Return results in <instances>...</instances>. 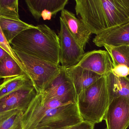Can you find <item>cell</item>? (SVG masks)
I'll return each instance as SVG.
<instances>
[{"instance_id": "12", "label": "cell", "mask_w": 129, "mask_h": 129, "mask_svg": "<svg viewBox=\"0 0 129 129\" xmlns=\"http://www.w3.org/2000/svg\"><path fill=\"white\" fill-rule=\"evenodd\" d=\"M26 4L33 17L39 21L50 20L64 9L68 0H25Z\"/></svg>"}, {"instance_id": "5", "label": "cell", "mask_w": 129, "mask_h": 129, "mask_svg": "<svg viewBox=\"0 0 129 129\" xmlns=\"http://www.w3.org/2000/svg\"><path fill=\"white\" fill-rule=\"evenodd\" d=\"M83 121L77 104L70 103L52 109L42 119L36 129L46 126L64 129Z\"/></svg>"}, {"instance_id": "16", "label": "cell", "mask_w": 129, "mask_h": 129, "mask_svg": "<svg viewBox=\"0 0 129 129\" xmlns=\"http://www.w3.org/2000/svg\"><path fill=\"white\" fill-rule=\"evenodd\" d=\"M66 69L74 86L77 97L82 91L102 76L76 65Z\"/></svg>"}, {"instance_id": "14", "label": "cell", "mask_w": 129, "mask_h": 129, "mask_svg": "<svg viewBox=\"0 0 129 129\" xmlns=\"http://www.w3.org/2000/svg\"><path fill=\"white\" fill-rule=\"evenodd\" d=\"M60 19L80 46L84 50L91 35L83 22L76 17L75 14L66 9L61 11Z\"/></svg>"}, {"instance_id": "19", "label": "cell", "mask_w": 129, "mask_h": 129, "mask_svg": "<svg viewBox=\"0 0 129 129\" xmlns=\"http://www.w3.org/2000/svg\"><path fill=\"white\" fill-rule=\"evenodd\" d=\"M19 76H26L28 77L16 61L8 54L0 61V78L4 79Z\"/></svg>"}, {"instance_id": "4", "label": "cell", "mask_w": 129, "mask_h": 129, "mask_svg": "<svg viewBox=\"0 0 129 129\" xmlns=\"http://www.w3.org/2000/svg\"><path fill=\"white\" fill-rule=\"evenodd\" d=\"M12 48L22 64L37 94L41 93L59 72L62 66L47 62Z\"/></svg>"}, {"instance_id": "17", "label": "cell", "mask_w": 129, "mask_h": 129, "mask_svg": "<svg viewBox=\"0 0 129 129\" xmlns=\"http://www.w3.org/2000/svg\"><path fill=\"white\" fill-rule=\"evenodd\" d=\"M105 75L110 103L119 97L129 98V77L116 76L111 72Z\"/></svg>"}, {"instance_id": "23", "label": "cell", "mask_w": 129, "mask_h": 129, "mask_svg": "<svg viewBox=\"0 0 129 129\" xmlns=\"http://www.w3.org/2000/svg\"><path fill=\"white\" fill-rule=\"evenodd\" d=\"M0 47L3 49H4L8 53V54L10 55L16 61V62L20 65V66L22 67V69L25 72V70L21 61L17 56L15 52L14 51L10 44L9 43L8 41L6 39V38H5V36L4 35L2 30L1 29V26H0Z\"/></svg>"}, {"instance_id": "9", "label": "cell", "mask_w": 129, "mask_h": 129, "mask_svg": "<svg viewBox=\"0 0 129 129\" xmlns=\"http://www.w3.org/2000/svg\"><path fill=\"white\" fill-rule=\"evenodd\" d=\"M104 120L105 129H127L129 126V98L120 97L109 105Z\"/></svg>"}, {"instance_id": "24", "label": "cell", "mask_w": 129, "mask_h": 129, "mask_svg": "<svg viewBox=\"0 0 129 129\" xmlns=\"http://www.w3.org/2000/svg\"><path fill=\"white\" fill-rule=\"evenodd\" d=\"M95 124L83 121L78 124L64 129H94Z\"/></svg>"}, {"instance_id": "2", "label": "cell", "mask_w": 129, "mask_h": 129, "mask_svg": "<svg viewBox=\"0 0 129 129\" xmlns=\"http://www.w3.org/2000/svg\"><path fill=\"white\" fill-rule=\"evenodd\" d=\"M10 44L26 54L59 65V38L53 30L45 24L24 30Z\"/></svg>"}, {"instance_id": "27", "label": "cell", "mask_w": 129, "mask_h": 129, "mask_svg": "<svg viewBox=\"0 0 129 129\" xmlns=\"http://www.w3.org/2000/svg\"><path fill=\"white\" fill-rule=\"evenodd\" d=\"M128 128H129V127H128Z\"/></svg>"}, {"instance_id": "18", "label": "cell", "mask_w": 129, "mask_h": 129, "mask_svg": "<svg viewBox=\"0 0 129 129\" xmlns=\"http://www.w3.org/2000/svg\"><path fill=\"white\" fill-rule=\"evenodd\" d=\"M0 26L9 43L17 36L25 30L35 26L26 23L20 19H15L0 17Z\"/></svg>"}, {"instance_id": "11", "label": "cell", "mask_w": 129, "mask_h": 129, "mask_svg": "<svg viewBox=\"0 0 129 129\" xmlns=\"http://www.w3.org/2000/svg\"><path fill=\"white\" fill-rule=\"evenodd\" d=\"M76 66L94 72L101 76L111 72L113 64L107 51L94 50L85 53Z\"/></svg>"}, {"instance_id": "25", "label": "cell", "mask_w": 129, "mask_h": 129, "mask_svg": "<svg viewBox=\"0 0 129 129\" xmlns=\"http://www.w3.org/2000/svg\"><path fill=\"white\" fill-rule=\"evenodd\" d=\"M8 53L2 48L0 47V61L2 60L7 55Z\"/></svg>"}, {"instance_id": "15", "label": "cell", "mask_w": 129, "mask_h": 129, "mask_svg": "<svg viewBox=\"0 0 129 129\" xmlns=\"http://www.w3.org/2000/svg\"><path fill=\"white\" fill-rule=\"evenodd\" d=\"M113 64L111 72L119 77L129 76V46L112 47L104 45Z\"/></svg>"}, {"instance_id": "7", "label": "cell", "mask_w": 129, "mask_h": 129, "mask_svg": "<svg viewBox=\"0 0 129 129\" xmlns=\"http://www.w3.org/2000/svg\"><path fill=\"white\" fill-rule=\"evenodd\" d=\"M60 31L58 35L59 43V61L67 68L76 66L85 54L84 50L70 33L64 23L60 19Z\"/></svg>"}, {"instance_id": "8", "label": "cell", "mask_w": 129, "mask_h": 129, "mask_svg": "<svg viewBox=\"0 0 129 129\" xmlns=\"http://www.w3.org/2000/svg\"><path fill=\"white\" fill-rule=\"evenodd\" d=\"M64 105L57 100H46L41 94H37L23 113L22 119V129H35L49 111Z\"/></svg>"}, {"instance_id": "6", "label": "cell", "mask_w": 129, "mask_h": 129, "mask_svg": "<svg viewBox=\"0 0 129 129\" xmlns=\"http://www.w3.org/2000/svg\"><path fill=\"white\" fill-rule=\"evenodd\" d=\"M46 100H57L63 104H76L74 86L66 71L62 67L58 74L40 93Z\"/></svg>"}, {"instance_id": "21", "label": "cell", "mask_w": 129, "mask_h": 129, "mask_svg": "<svg viewBox=\"0 0 129 129\" xmlns=\"http://www.w3.org/2000/svg\"><path fill=\"white\" fill-rule=\"evenodd\" d=\"M32 83L26 76H19L4 79L0 84V98L22 86Z\"/></svg>"}, {"instance_id": "28", "label": "cell", "mask_w": 129, "mask_h": 129, "mask_svg": "<svg viewBox=\"0 0 129 129\" xmlns=\"http://www.w3.org/2000/svg\"><path fill=\"white\" fill-rule=\"evenodd\" d=\"M1 79V78H0V79Z\"/></svg>"}, {"instance_id": "22", "label": "cell", "mask_w": 129, "mask_h": 129, "mask_svg": "<svg viewBox=\"0 0 129 129\" xmlns=\"http://www.w3.org/2000/svg\"><path fill=\"white\" fill-rule=\"evenodd\" d=\"M18 0H0V17L19 19Z\"/></svg>"}, {"instance_id": "20", "label": "cell", "mask_w": 129, "mask_h": 129, "mask_svg": "<svg viewBox=\"0 0 129 129\" xmlns=\"http://www.w3.org/2000/svg\"><path fill=\"white\" fill-rule=\"evenodd\" d=\"M23 113L16 110L0 113V129H22Z\"/></svg>"}, {"instance_id": "1", "label": "cell", "mask_w": 129, "mask_h": 129, "mask_svg": "<svg viewBox=\"0 0 129 129\" xmlns=\"http://www.w3.org/2000/svg\"><path fill=\"white\" fill-rule=\"evenodd\" d=\"M76 13L92 34L129 22V0H76Z\"/></svg>"}, {"instance_id": "13", "label": "cell", "mask_w": 129, "mask_h": 129, "mask_svg": "<svg viewBox=\"0 0 129 129\" xmlns=\"http://www.w3.org/2000/svg\"><path fill=\"white\" fill-rule=\"evenodd\" d=\"M93 42L98 47L107 45L112 47L129 46V22L96 35Z\"/></svg>"}, {"instance_id": "3", "label": "cell", "mask_w": 129, "mask_h": 129, "mask_svg": "<svg viewBox=\"0 0 129 129\" xmlns=\"http://www.w3.org/2000/svg\"><path fill=\"white\" fill-rule=\"evenodd\" d=\"M110 104L105 75L82 91L76 102L83 121L95 125L104 120Z\"/></svg>"}, {"instance_id": "10", "label": "cell", "mask_w": 129, "mask_h": 129, "mask_svg": "<svg viewBox=\"0 0 129 129\" xmlns=\"http://www.w3.org/2000/svg\"><path fill=\"white\" fill-rule=\"evenodd\" d=\"M37 94L32 83H29L2 97L0 113L16 110L25 112Z\"/></svg>"}, {"instance_id": "26", "label": "cell", "mask_w": 129, "mask_h": 129, "mask_svg": "<svg viewBox=\"0 0 129 129\" xmlns=\"http://www.w3.org/2000/svg\"><path fill=\"white\" fill-rule=\"evenodd\" d=\"M35 129H53L51 128H49L48 127H46V126H44V127H40V128H37Z\"/></svg>"}]
</instances>
